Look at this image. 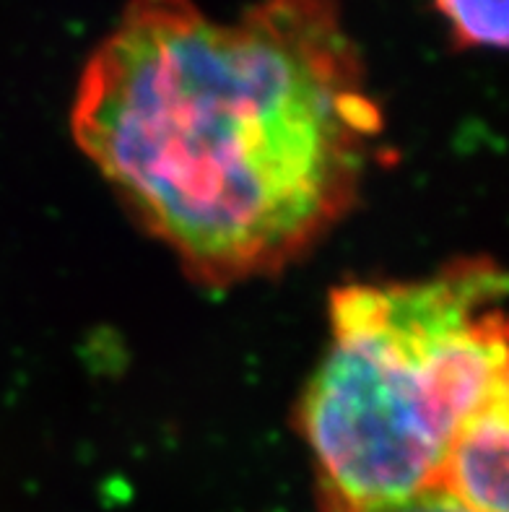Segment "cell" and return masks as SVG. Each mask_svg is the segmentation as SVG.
<instances>
[{"label":"cell","mask_w":509,"mask_h":512,"mask_svg":"<svg viewBox=\"0 0 509 512\" xmlns=\"http://www.w3.org/2000/svg\"><path fill=\"white\" fill-rule=\"evenodd\" d=\"M73 138L198 284L273 276L359 198L382 112L336 0H130L91 52Z\"/></svg>","instance_id":"6da1fadb"},{"label":"cell","mask_w":509,"mask_h":512,"mask_svg":"<svg viewBox=\"0 0 509 512\" xmlns=\"http://www.w3.org/2000/svg\"><path fill=\"white\" fill-rule=\"evenodd\" d=\"M504 299L489 258L330 294V344L302 398L325 512L439 489L465 424L509 401Z\"/></svg>","instance_id":"7a4b0ae2"},{"label":"cell","mask_w":509,"mask_h":512,"mask_svg":"<svg viewBox=\"0 0 509 512\" xmlns=\"http://www.w3.org/2000/svg\"><path fill=\"white\" fill-rule=\"evenodd\" d=\"M509 401L478 414L452 442L439 489L473 512H507Z\"/></svg>","instance_id":"3957f363"},{"label":"cell","mask_w":509,"mask_h":512,"mask_svg":"<svg viewBox=\"0 0 509 512\" xmlns=\"http://www.w3.org/2000/svg\"><path fill=\"white\" fill-rule=\"evenodd\" d=\"M452 39L468 50H504L509 37L507 0H434Z\"/></svg>","instance_id":"277c9868"},{"label":"cell","mask_w":509,"mask_h":512,"mask_svg":"<svg viewBox=\"0 0 509 512\" xmlns=\"http://www.w3.org/2000/svg\"><path fill=\"white\" fill-rule=\"evenodd\" d=\"M354 512H473L463 505L460 500H455L450 492L445 489H426L421 494H413L406 500L385 502V505L364 507V510Z\"/></svg>","instance_id":"5b68a950"}]
</instances>
